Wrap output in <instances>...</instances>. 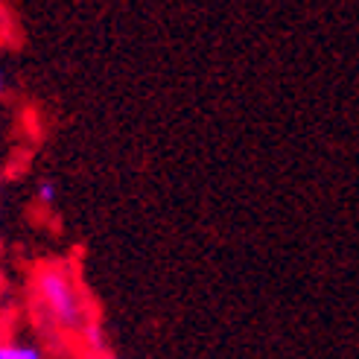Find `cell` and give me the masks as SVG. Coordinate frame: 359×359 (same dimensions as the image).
I'll use <instances>...</instances> for the list:
<instances>
[{"label":"cell","mask_w":359,"mask_h":359,"mask_svg":"<svg viewBox=\"0 0 359 359\" xmlns=\"http://www.w3.org/2000/svg\"><path fill=\"white\" fill-rule=\"evenodd\" d=\"M100 359H117V356H100Z\"/></svg>","instance_id":"4"},{"label":"cell","mask_w":359,"mask_h":359,"mask_svg":"<svg viewBox=\"0 0 359 359\" xmlns=\"http://www.w3.org/2000/svg\"><path fill=\"white\" fill-rule=\"evenodd\" d=\"M0 88H4V79H0Z\"/></svg>","instance_id":"5"},{"label":"cell","mask_w":359,"mask_h":359,"mask_svg":"<svg viewBox=\"0 0 359 359\" xmlns=\"http://www.w3.org/2000/svg\"><path fill=\"white\" fill-rule=\"evenodd\" d=\"M39 290H41V298L47 304L50 316L56 318L62 327L76 330L82 325V301H79L74 280L65 272H59V269H44L39 278Z\"/></svg>","instance_id":"1"},{"label":"cell","mask_w":359,"mask_h":359,"mask_svg":"<svg viewBox=\"0 0 359 359\" xmlns=\"http://www.w3.org/2000/svg\"><path fill=\"white\" fill-rule=\"evenodd\" d=\"M0 359H44L35 345H21V342H4L0 345Z\"/></svg>","instance_id":"2"},{"label":"cell","mask_w":359,"mask_h":359,"mask_svg":"<svg viewBox=\"0 0 359 359\" xmlns=\"http://www.w3.org/2000/svg\"><path fill=\"white\" fill-rule=\"evenodd\" d=\"M39 196H41V202H53V199H56V187H53V184H41Z\"/></svg>","instance_id":"3"}]
</instances>
